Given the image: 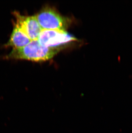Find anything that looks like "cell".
Returning <instances> with one entry per match:
<instances>
[{
    "instance_id": "277c9868",
    "label": "cell",
    "mask_w": 132,
    "mask_h": 133,
    "mask_svg": "<svg viewBox=\"0 0 132 133\" xmlns=\"http://www.w3.org/2000/svg\"><path fill=\"white\" fill-rule=\"evenodd\" d=\"M13 15L16 19V23H15L19 25L28 38L31 41L38 40L42 29L35 15L25 16L16 11L14 12Z\"/></svg>"
},
{
    "instance_id": "5b68a950",
    "label": "cell",
    "mask_w": 132,
    "mask_h": 133,
    "mask_svg": "<svg viewBox=\"0 0 132 133\" xmlns=\"http://www.w3.org/2000/svg\"><path fill=\"white\" fill-rule=\"evenodd\" d=\"M31 41L19 25L15 23L10 37L4 47L18 49L25 46Z\"/></svg>"
},
{
    "instance_id": "7a4b0ae2",
    "label": "cell",
    "mask_w": 132,
    "mask_h": 133,
    "mask_svg": "<svg viewBox=\"0 0 132 133\" xmlns=\"http://www.w3.org/2000/svg\"><path fill=\"white\" fill-rule=\"evenodd\" d=\"M35 16L42 30L66 31L71 23L69 18L63 16L50 6L42 8Z\"/></svg>"
},
{
    "instance_id": "6da1fadb",
    "label": "cell",
    "mask_w": 132,
    "mask_h": 133,
    "mask_svg": "<svg viewBox=\"0 0 132 133\" xmlns=\"http://www.w3.org/2000/svg\"><path fill=\"white\" fill-rule=\"evenodd\" d=\"M61 51L51 49L41 45L38 40L31 41L23 48L13 49L4 57L7 60H26L33 62H43L50 60Z\"/></svg>"
},
{
    "instance_id": "3957f363",
    "label": "cell",
    "mask_w": 132,
    "mask_h": 133,
    "mask_svg": "<svg viewBox=\"0 0 132 133\" xmlns=\"http://www.w3.org/2000/svg\"><path fill=\"white\" fill-rule=\"evenodd\" d=\"M38 40L41 45L51 49L61 50L78 39L66 31L42 30Z\"/></svg>"
}]
</instances>
